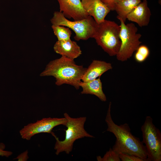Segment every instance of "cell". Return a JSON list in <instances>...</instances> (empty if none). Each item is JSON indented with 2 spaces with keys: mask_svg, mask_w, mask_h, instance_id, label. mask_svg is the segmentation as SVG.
<instances>
[{
  "mask_svg": "<svg viewBox=\"0 0 161 161\" xmlns=\"http://www.w3.org/2000/svg\"><path fill=\"white\" fill-rule=\"evenodd\" d=\"M111 102L109 103L105 119L107 126L106 131L113 133L116 138L112 149L119 154L126 153L134 155L149 161L144 145L139 138L132 134L129 125L125 123L120 125L113 121L111 115Z\"/></svg>",
  "mask_w": 161,
  "mask_h": 161,
  "instance_id": "obj_1",
  "label": "cell"
},
{
  "mask_svg": "<svg viewBox=\"0 0 161 161\" xmlns=\"http://www.w3.org/2000/svg\"><path fill=\"white\" fill-rule=\"evenodd\" d=\"M86 69L76 64L74 60L61 56L50 61L40 76H52L55 79L57 85L68 84L78 89Z\"/></svg>",
  "mask_w": 161,
  "mask_h": 161,
  "instance_id": "obj_2",
  "label": "cell"
},
{
  "mask_svg": "<svg viewBox=\"0 0 161 161\" xmlns=\"http://www.w3.org/2000/svg\"><path fill=\"white\" fill-rule=\"evenodd\" d=\"M64 116L67 120L65 125L67 129L65 130L64 140H60L53 132L51 134L56 140L54 148L57 155L63 152L69 154L72 150L74 142L78 139L84 137H95L87 132L84 128L86 117L72 118L66 113L64 114Z\"/></svg>",
  "mask_w": 161,
  "mask_h": 161,
  "instance_id": "obj_3",
  "label": "cell"
},
{
  "mask_svg": "<svg viewBox=\"0 0 161 161\" xmlns=\"http://www.w3.org/2000/svg\"><path fill=\"white\" fill-rule=\"evenodd\" d=\"M120 26L113 21L105 19L97 24L94 38L97 44L109 56H116L120 50Z\"/></svg>",
  "mask_w": 161,
  "mask_h": 161,
  "instance_id": "obj_4",
  "label": "cell"
},
{
  "mask_svg": "<svg viewBox=\"0 0 161 161\" xmlns=\"http://www.w3.org/2000/svg\"><path fill=\"white\" fill-rule=\"evenodd\" d=\"M50 21L53 25L64 26L72 30L75 33L74 38L77 41L93 38L97 25L90 16L80 20L72 21L66 18L62 12L57 11L54 12Z\"/></svg>",
  "mask_w": 161,
  "mask_h": 161,
  "instance_id": "obj_5",
  "label": "cell"
},
{
  "mask_svg": "<svg viewBox=\"0 0 161 161\" xmlns=\"http://www.w3.org/2000/svg\"><path fill=\"white\" fill-rule=\"evenodd\" d=\"M120 22V37L121 44L116 55L117 60L125 61L129 59L142 43L141 34L137 33V28L132 23L125 24L122 19L117 18Z\"/></svg>",
  "mask_w": 161,
  "mask_h": 161,
  "instance_id": "obj_6",
  "label": "cell"
},
{
  "mask_svg": "<svg viewBox=\"0 0 161 161\" xmlns=\"http://www.w3.org/2000/svg\"><path fill=\"white\" fill-rule=\"evenodd\" d=\"M153 119L147 116L141 126L142 143L144 145L149 161H161V132L154 124Z\"/></svg>",
  "mask_w": 161,
  "mask_h": 161,
  "instance_id": "obj_7",
  "label": "cell"
},
{
  "mask_svg": "<svg viewBox=\"0 0 161 161\" xmlns=\"http://www.w3.org/2000/svg\"><path fill=\"white\" fill-rule=\"evenodd\" d=\"M67 121L65 117L43 118L24 126L20 130L19 133L23 139L29 140L37 134L41 133L51 134L54 128L61 125L65 126Z\"/></svg>",
  "mask_w": 161,
  "mask_h": 161,
  "instance_id": "obj_8",
  "label": "cell"
},
{
  "mask_svg": "<svg viewBox=\"0 0 161 161\" xmlns=\"http://www.w3.org/2000/svg\"><path fill=\"white\" fill-rule=\"evenodd\" d=\"M57 0L59 5V11L67 18L79 20L89 16L83 7L81 0Z\"/></svg>",
  "mask_w": 161,
  "mask_h": 161,
  "instance_id": "obj_9",
  "label": "cell"
},
{
  "mask_svg": "<svg viewBox=\"0 0 161 161\" xmlns=\"http://www.w3.org/2000/svg\"><path fill=\"white\" fill-rule=\"evenodd\" d=\"M83 9L99 24L103 22L111 11L100 0H81Z\"/></svg>",
  "mask_w": 161,
  "mask_h": 161,
  "instance_id": "obj_10",
  "label": "cell"
},
{
  "mask_svg": "<svg viewBox=\"0 0 161 161\" xmlns=\"http://www.w3.org/2000/svg\"><path fill=\"white\" fill-rule=\"evenodd\" d=\"M151 16L147 0L141 1L128 15L127 19L136 23L140 27L148 25Z\"/></svg>",
  "mask_w": 161,
  "mask_h": 161,
  "instance_id": "obj_11",
  "label": "cell"
},
{
  "mask_svg": "<svg viewBox=\"0 0 161 161\" xmlns=\"http://www.w3.org/2000/svg\"><path fill=\"white\" fill-rule=\"evenodd\" d=\"M55 52L61 56L74 60L82 54V51L76 42L71 39L67 41H58L53 47Z\"/></svg>",
  "mask_w": 161,
  "mask_h": 161,
  "instance_id": "obj_12",
  "label": "cell"
},
{
  "mask_svg": "<svg viewBox=\"0 0 161 161\" xmlns=\"http://www.w3.org/2000/svg\"><path fill=\"white\" fill-rule=\"evenodd\" d=\"M112 68V66L110 63L100 60H93L86 69L81 80L87 82L93 80Z\"/></svg>",
  "mask_w": 161,
  "mask_h": 161,
  "instance_id": "obj_13",
  "label": "cell"
},
{
  "mask_svg": "<svg viewBox=\"0 0 161 161\" xmlns=\"http://www.w3.org/2000/svg\"><path fill=\"white\" fill-rule=\"evenodd\" d=\"M80 86L82 89L81 94L94 95L101 101H106V97L103 91L102 83L100 78L87 82L81 81Z\"/></svg>",
  "mask_w": 161,
  "mask_h": 161,
  "instance_id": "obj_14",
  "label": "cell"
},
{
  "mask_svg": "<svg viewBox=\"0 0 161 161\" xmlns=\"http://www.w3.org/2000/svg\"><path fill=\"white\" fill-rule=\"evenodd\" d=\"M142 1V0H120L116 5L115 10L117 16L126 22L129 14Z\"/></svg>",
  "mask_w": 161,
  "mask_h": 161,
  "instance_id": "obj_15",
  "label": "cell"
},
{
  "mask_svg": "<svg viewBox=\"0 0 161 161\" xmlns=\"http://www.w3.org/2000/svg\"><path fill=\"white\" fill-rule=\"evenodd\" d=\"M55 35L58 41H65L70 39L72 33L69 28L62 26H52Z\"/></svg>",
  "mask_w": 161,
  "mask_h": 161,
  "instance_id": "obj_16",
  "label": "cell"
},
{
  "mask_svg": "<svg viewBox=\"0 0 161 161\" xmlns=\"http://www.w3.org/2000/svg\"><path fill=\"white\" fill-rule=\"evenodd\" d=\"M135 52L134 59L136 62L139 63L144 62L150 54L149 49L145 45H140Z\"/></svg>",
  "mask_w": 161,
  "mask_h": 161,
  "instance_id": "obj_17",
  "label": "cell"
},
{
  "mask_svg": "<svg viewBox=\"0 0 161 161\" xmlns=\"http://www.w3.org/2000/svg\"><path fill=\"white\" fill-rule=\"evenodd\" d=\"M97 160L98 161H121L119 157V154L115 152L111 148L102 157L100 156H97Z\"/></svg>",
  "mask_w": 161,
  "mask_h": 161,
  "instance_id": "obj_18",
  "label": "cell"
},
{
  "mask_svg": "<svg viewBox=\"0 0 161 161\" xmlns=\"http://www.w3.org/2000/svg\"><path fill=\"white\" fill-rule=\"evenodd\" d=\"M119 157L120 160L122 161H146L138 157L126 153H120Z\"/></svg>",
  "mask_w": 161,
  "mask_h": 161,
  "instance_id": "obj_19",
  "label": "cell"
},
{
  "mask_svg": "<svg viewBox=\"0 0 161 161\" xmlns=\"http://www.w3.org/2000/svg\"><path fill=\"white\" fill-rule=\"evenodd\" d=\"M111 11H114L115 6L120 0H100Z\"/></svg>",
  "mask_w": 161,
  "mask_h": 161,
  "instance_id": "obj_20",
  "label": "cell"
},
{
  "mask_svg": "<svg viewBox=\"0 0 161 161\" xmlns=\"http://www.w3.org/2000/svg\"><path fill=\"white\" fill-rule=\"evenodd\" d=\"M5 144L2 143H0V156L8 157L11 156L13 152L11 151H5Z\"/></svg>",
  "mask_w": 161,
  "mask_h": 161,
  "instance_id": "obj_21",
  "label": "cell"
},
{
  "mask_svg": "<svg viewBox=\"0 0 161 161\" xmlns=\"http://www.w3.org/2000/svg\"><path fill=\"white\" fill-rule=\"evenodd\" d=\"M28 154V151H26L19 155L15 159H17L18 161H26L29 158Z\"/></svg>",
  "mask_w": 161,
  "mask_h": 161,
  "instance_id": "obj_22",
  "label": "cell"
}]
</instances>
